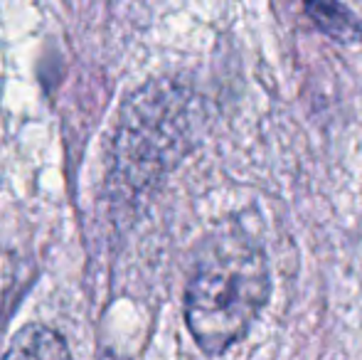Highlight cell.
<instances>
[{"label": "cell", "mask_w": 362, "mask_h": 360, "mask_svg": "<svg viewBox=\"0 0 362 360\" xmlns=\"http://www.w3.org/2000/svg\"><path fill=\"white\" fill-rule=\"evenodd\" d=\"M272 296L264 250L244 235L212 242L185 291V321L207 356H222L247 338Z\"/></svg>", "instance_id": "cell-1"}, {"label": "cell", "mask_w": 362, "mask_h": 360, "mask_svg": "<svg viewBox=\"0 0 362 360\" xmlns=\"http://www.w3.org/2000/svg\"><path fill=\"white\" fill-rule=\"evenodd\" d=\"M305 15L330 40L343 45L362 42V23L340 0H303Z\"/></svg>", "instance_id": "cell-2"}, {"label": "cell", "mask_w": 362, "mask_h": 360, "mask_svg": "<svg viewBox=\"0 0 362 360\" xmlns=\"http://www.w3.org/2000/svg\"><path fill=\"white\" fill-rule=\"evenodd\" d=\"M8 358H69V348L59 333L45 326H28L15 333L10 348L5 351Z\"/></svg>", "instance_id": "cell-3"}]
</instances>
